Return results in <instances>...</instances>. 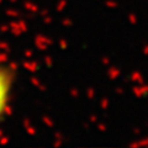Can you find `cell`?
I'll use <instances>...</instances> for the list:
<instances>
[{
  "mask_svg": "<svg viewBox=\"0 0 148 148\" xmlns=\"http://www.w3.org/2000/svg\"><path fill=\"white\" fill-rule=\"evenodd\" d=\"M11 84H12V79L10 72L8 69L0 67V116L5 111L9 99H10Z\"/></svg>",
  "mask_w": 148,
  "mask_h": 148,
  "instance_id": "cell-1",
  "label": "cell"
}]
</instances>
